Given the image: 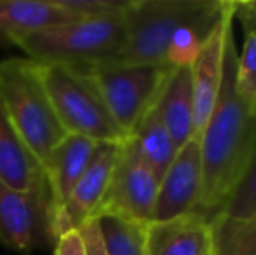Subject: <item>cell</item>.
Wrapping results in <instances>:
<instances>
[{
  "label": "cell",
  "mask_w": 256,
  "mask_h": 255,
  "mask_svg": "<svg viewBox=\"0 0 256 255\" xmlns=\"http://www.w3.org/2000/svg\"><path fill=\"white\" fill-rule=\"evenodd\" d=\"M237 48L230 27L223 55V77L216 103L200 133L202 194L197 211L211 220L234 184L253 142L256 114L242 102L236 89Z\"/></svg>",
  "instance_id": "6da1fadb"
},
{
  "label": "cell",
  "mask_w": 256,
  "mask_h": 255,
  "mask_svg": "<svg viewBox=\"0 0 256 255\" xmlns=\"http://www.w3.org/2000/svg\"><path fill=\"white\" fill-rule=\"evenodd\" d=\"M12 44L34 62L58 63L80 72L115 65L126 46L124 7L115 13L32 32L18 37Z\"/></svg>",
  "instance_id": "7a4b0ae2"
},
{
  "label": "cell",
  "mask_w": 256,
  "mask_h": 255,
  "mask_svg": "<svg viewBox=\"0 0 256 255\" xmlns=\"http://www.w3.org/2000/svg\"><path fill=\"white\" fill-rule=\"evenodd\" d=\"M0 100L23 142L44 164L68 133L54 112L38 63L30 58L0 62Z\"/></svg>",
  "instance_id": "3957f363"
},
{
  "label": "cell",
  "mask_w": 256,
  "mask_h": 255,
  "mask_svg": "<svg viewBox=\"0 0 256 255\" xmlns=\"http://www.w3.org/2000/svg\"><path fill=\"white\" fill-rule=\"evenodd\" d=\"M222 6L223 0H128L126 46L115 65H168L166 49L172 34Z\"/></svg>",
  "instance_id": "277c9868"
},
{
  "label": "cell",
  "mask_w": 256,
  "mask_h": 255,
  "mask_svg": "<svg viewBox=\"0 0 256 255\" xmlns=\"http://www.w3.org/2000/svg\"><path fill=\"white\" fill-rule=\"evenodd\" d=\"M38 68L54 112L68 135H80L98 143H122L128 138L88 72L58 63H38Z\"/></svg>",
  "instance_id": "5b68a950"
},
{
  "label": "cell",
  "mask_w": 256,
  "mask_h": 255,
  "mask_svg": "<svg viewBox=\"0 0 256 255\" xmlns=\"http://www.w3.org/2000/svg\"><path fill=\"white\" fill-rule=\"evenodd\" d=\"M171 68L169 65H108L88 74L98 86L115 123L129 136L154 107Z\"/></svg>",
  "instance_id": "8992f818"
},
{
  "label": "cell",
  "mask_w": 256,
  "mask_h": 255,
  "mask_svg": "<svg viewBox=\"0 0 256 255\" xmlns=\"http://www.w3.org/2000/svg\"><path fill=\"white\" fill-rule=\"evenodd\" d=\"M157 191V177L128 136L120 143L117 163L96 217L117 215L138 224H148L154 217Z\"/></svg>",
  "instance_id": "52a82bcc"
},
{
  "label": "cell",
  "mask_w": 256,
  "mask_h": 255,
  "mask_svg": "<svg viewBox=\"0 0 256 255\" xmlns=\"http://www.w3.org/2000/svg\"><path fill=\"white\" fill-rule=\"evenodd\" d=\"M0 241L20 253L56 241L49 194L0 182Z\"/></svg>",
  "instance_id": "ba28073f"
},
{
  "label": "cell",
  "mask_w": 256,
  "mask_h": 255,
  "mask_svg": "<svg viewBox=\"0 0 256 255\" xmlns=\"http://www.w3.org/2000/svg\"><path fill=\"white\" fill-rule=\"evenodd\" d=\"M202 194L200 138L192 136L176 152L174 161L158 182L152 222L169 220L197 211Z\"/></svg>",
  "instance_id": "9c48e42d"
},
{
  "label": "cell",
  "mask_w": 256,
  "mask_h": 255,
  "mask_svg": "<svg viewBox=\"0 0 256 255\" xmlns=\"http://www.w3.org/2000/svg\"><path fill=\"white\" fill-rule=\"evenodd\" d=\"M120 143H100L88 170L60 210L54 213V236L78 231L88 220L96 217L104 192L110 184Z\"/></svg>",
  "instance_id": "30bf717a"
},
{
  "label": "cell",
  "mask_w": 256,
  "mask_h": 255,
  "mask_svg": "<svg viewBox=\"0 0 256 255\" xmlns=\"http://www.w3.org/2000/svg\"><path fill=\"white\" fill-rule=\"evenodd\" d=\"M234 0H225V7L218 23L212 27L211 34L206 37L200 53L194 62L192 82H194V109H196V136H200L216 103L220 86L223 77V55L225 41L230 27H234Z\"/></svg>",
  "instance_id": "8fae6325"
},
{
  "label": "cell",
  "mask_w": 256,
  "mask_h": 255,
  "mask_svg": "<svg viewBox=\"0 0 256 255\" xmlns=\"http://www.w3.org/2000/svg\"><path fill=\"white\" fill-rule=\"evenodd\" d=\"M146 255H214L211 222L199 211L145 225Z\"/></svg>",
  "instance_id": "7c38bea8"
},
{
  "label": "cell",
  "mask_w": 256,
  "mask_h": 255,
  "mask_svg": "<svg viewBox=\"0 0 256 255\" xmlns=\"http://www.w3.org/2000/svg\"><path fill=\"white\" fill-rule=\"evenodd\" d=\"M98 145V142L86 136L66 135L44 161L42 168L52 206V218L88 170Z\"/></svg>",
  "instance_id": "4fadbf2b"
},
{
  "label": "cell",
  "mask_w": 256,
  "mask_h": 255,
  "mask_svg": "<svg viewBox=\"0 0 256 255\" xmlns=\"http://www.w3.org/2000/svg\"><path fill=\"white\" fill-rule=\"evenodd\" d=\"M154 107L178 149L196 136L192 68L172 67Z\"/></svg>",
  "instance_id": "5bb4252c"
},
{
  "label": "cell",
  "mask_w": 256,
  "mask_h": 255,
  "mask_svg": "<svg viewBox=\"0 0 256 255\" xmlns=\"http://www.w3.org/2000/svg\"><path fill=\"white\" fill-rule=\"evenodd\" d=\"M0 182L20 191L48 192L44 168L14 128L2 100H0Z\"/></svg>",
  "instance_id": "9a60e30c"
},
{
  "label": "cell",
  "mask_w": 256,
  "mask_h": 255,
  "mask_svg": "<svg viewBox=\"0 0 256 255\" xmlns=\"http://www.w3.org/2000/svg\"><path fill=\"white\" fill-rule=\"evenodd\" d=\"M82 20L61 0H0V41L12 44L21 35Z\"/></svg>",
  "instance_id": "2e32d148"
},
{
  "label": "cell",
  "mask_w": 256,
  "mask_h": 255,
  "mask_svg": "<svg viewBox=\"0 0 256 255\" xmlns=\"http://www.w3.org/2000/svg\"><path fill=\"white\" fill-rule=\"evenodd\" d=\"M129 138L132 140L142 159L148 164L157 180L160 182V178L174 161L178 147L174 145L155 107H152L142 117V121L131 131Z\"/></svg>",
  "instance_id": "e0dca14e"
},
{
  "label": "cell",
  "mask_w": 256,
  "mask_h": 255,
  "mask_svg": "<svg viewBox=\"0 0 256 255\" xmlns=\"http://www.w3.org/2000/svg\"><path fill=\"white\" fill-rule=\"evenodd\" d=\"M216 215L228 218H248L256 215V129L246 159Z\"/></svg>",
  "instance_id": "ac0fdd59"
},
{
  "label": "cell",
  "mask_w": 256,
  "mask_h": 255,
  "mask_svg": "<svg viewBox=\"0 0 256 255\" xmlns=\"http://www.w3.org/2000/svg\"><path fill=\"white\" fill-rule=\"evenodd\" d=\"M214 255H256V215L248 218H211Z\"/></svg>",
  "instance_id": "d6986e66"
},
{
  "label": "cell",
  "mask_w": 256,
  "mask_h": 255,
  "mask_svg": "<svg viewBox=\"0 0 256 255\" xmlns=\"http://www.w3.org/2000/svg\"><path fill=\"white\" fill-rule=\"evenodd\" d=\"M108 255H146L145 225L117 215H98Z\"/></svg>",
  "instance_id": "ffe728a7"
},
{
  "label": "cell",
  "mask_w": 256,
  "mask_h": 255,
  "mask_svg": "<svg viewBox=\"0 0 256 255\" xmlns=\"http://www.w3.org/2000/svg\"><path fill=\"white\" fill-rule=\"evenodd\" d=\"M242 51L237 53L236 89L242 102L256 114V27H244Z\"/></svg>",
  "instance_id": "44dd1931"
},
{
  "label": "cell",
  "mask_w": 256,
  "mask_h": 255,
  "mask_svg": "<svg viewBox=\"0 0 256 255\" xmlns=\"http://www.w3.org/2000/svg\"><path fill=\"white\" fill-rule=\"evenodd\" d=\"M78 232H80L82 243H84L86 255H108L106 248H104L102 227H100L98 218L94 217L91 220H88L78 229Z\"/></svg>",
  "instance_id": "7402d4cb"
},
{
  "label": "cell",
  "mask_w": 256,
  "mask_h": 255,
  "mask_svg": "<svg viewBox=\"0 0 256 255\" xmlns=\"http://www.w3.org/2000/svg\"><path fill=\"white\" fill-rule=\"evenodd\" d=\"M54 255H86L80 232L68 231V232H64V234L58 236Z\"/></svg>",
  "instance_id": "603a6c76"
},
{
  "label": "cell",
  "mask_w": 256,
  "mask_h": 255,
  "mask_svg": "<svg viewBox=\"0 0 256 255\" xmlns=\"http://www.w3.org/2000/svg\"><path fill=\"white\" fill-rule=\"evenodd\" d=\"M234 14L239 18L244 27H256V0H234Z\"/></svg>",
  "instance_id": "cb8c5ba5"
}]
</instances>
